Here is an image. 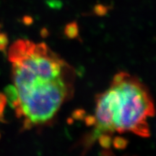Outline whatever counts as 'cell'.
<instances>
[{
  "mask_svg": "<svg viewBox=\"0 0 156 156\" xmlns=\"http://www.w3.org/2000/svg\"><path fill=\"white\" fill-rule=\"evenodd\" d=\"M17 100L13 108L23 129L51 122L73 95L75 73L44 43L18 40L9 48Z\"/></svg>",
  "mask_w": 156,
  "mask_h": 156,
  "instance_id": "1",
  "label": "cell"
},
{
  "mask_svg": "<svg viewBox=\"0 0 156 156\" xmlns=\"http://www.w3.org/2000/svg\"><path fill=\"white\" fill-rule=\"evenodd\" d=\"M95 101L94 116L87 121L94 128L85 147L114 132L150 136L147 119L154 116L155 108L149 90L136 77L124 72L116 74L110 87L98 95Z\"/></svg>",
  "mask_w": 156,
  "mask_h": 156,
  "instance_id": "2",
  "label": "cell"
},
{
  "mask_svg": "<svg viewBox=\"0 0 156 156\" xmlns=\"http://www.w3.org/2000/svg\"><path fill=\"white\" fill-rule=\"evenodd\" d=\"M5 96L10 106L12 107L16 104L17 100V93L14 85H9L5 88Z\"/></svg>",
  "mask_w": 156,
  "mask_h": 156,
  "instance_id": "3",
  "label": "cell"
},
{
  "mask_svg": "<svg viewBox=\"0 0 156 156\" xmlns=\"http://www.w3.org/2000/svg\"><path fill=\"white\" fill-rule=\"evenodd\" d=\"M65 34L69 37V38H74L75 37H77L78 35V30L77 25L76 23H71L69 24H68L65 28Z\"/></svg>",
  "mask_w": 156,
  "mask_h": 156,
  "instance_id": "4",
  "label": "cell"
},
{
  "mask_svg": "<svg viewBox=\"0 0 156 156\" xmlns=\"http://www.w3.org/2000/svg\"><path fill=\"white\" fill-rule=\"evenodd\" d=\"M8 45V38L7 34L0 30V51H5Z\"/></svg>",
  "mask_w": 156,
  "mask_h": 156,
  "instance_id": "5",
  "label": "cell"
},
{
  "mask_svg": "<svg viewBox=\"0 0 156 156\" xmlns=\"http://www.w3.org/2000/svg\"><path fill=\"white\" fill-rule=\"evenodd\" d=\"M7 103V98L5 94L0 93V119L2 120L3 119V112L5 107Z\"/></svg>",
  "mask_w": 156,
  "mask_h": 156,
  "instance_id": "6",
  "label": "cell"
},
{
  "mask_svg": "<svg viewBox=\"0 0 156 156\" xmlns=\"http://www.w3.org/2000/svg\"><path fill=\"white\" fill-rule=\"evenodd\" d=\"M123 141H124V140H122V138H117L116 140H115L114 141L115 147L117 148H122V147H125L126 142L123 143Z\"/></svg>",
  "mask_w": 156,
  "mask_h": 156,
  "instance_id": "7",
  "label": "cell"
},
{
  "mask_svg": "<svg viewBox=\"0 0 156 156\" xmlns=\"http://www.w3.org/2000/svg\"><path fill=\"white\" fill-rule=\"evenodd\" d=\"M95 12L98 13V14H99L100 12H102L103 14H104V12H106V7H103L102 5H98L97 6V7H95Z\"/></svg>",
  "mask_w": 156,
  "mask_h": 156,
  "instance_id": "8",
  "label": "cell"
},
{
  "mask_svg": "<svg viewBox=\"0 0 156 156\" xmlns=\"http://www.w3.org/2000/svg\"><path fill=\"white\" fill-rule=\"evenodd\" d=\"M31 18L30 17H25L24 19H23V21H24L25 23H26V24H28V23H30V20Z\"/></svg>",
  "mask_w": 156,
  "mask_h": 156,
  "instance_id": "9",
  "label": "cell"
},
{
  "mask_svg": "<svg viewBox=\"0 0 156 156\" xmlns=\"http://www.w3.org/2000/svg\"><path fill=\"white\" fill-rule=\"evenodd\" d=\"M0 137H1V134H0Z\"/></svg>",
  "mask_w": 156,
  "mask_h": 156,
  "instance_id": "10",
  "label": "cell"
}]
</instances>
